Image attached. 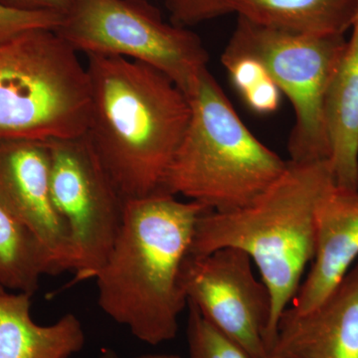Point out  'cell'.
Instances as JSON below:
<instances>
[{"label": "cell", "mask_w": 358, "mask_h": 358, "mask_svg": "<svg viewBox=\"0 0 358 358\" xmlns=\"http://www.w3.org/2000/svg\"><path fill=\"white\" fill-rule=\"evenodd\" d=\"M324 117L336 185L358 190V11L327 85Z\"/></svg>", "instance_id": "13"}, {"label": "cell", "mask_w": 358, "mask_h": 358, "mask_svg": "<svg viewBox=\"0 0 358 358\" xmlns=\"http://www.w3.org/2000/svg\"><path fill=\"white\" fill-rule=\"evenodd\" d=\"M171 23L187 28L216 17V0H166Z\"/></svg>", "instance_id": "19"}, {"label": "cell", "mask_w": 358, "mask_h": 358, "mask_svg": "<svg viewBox=\"0 0 358 358\" xmlns=\"http://www.w3.org/2000/svg\"><path fill=\"white\" fill-rule=\"evenodd\" d=\"M346 43L345 35L288 31L238 16L221 62L255 59L288 96L294 113L288 143L289 162L305 164L331 157L324 100Z\"/></svg>", "instance_id": "6"}, {"label": "cell", "mask_w": 358, "mask_h": 358, "mask_svg": "<svg viewBox=\"0 0 358 358\" xmlns=\"http://www.w3.org/2000/svg\"><path fill=\"white\" fill-rule=\"evenodd\" d=\"M47 141L0 138V203L37 238L56 275L73 272L69 230L51 192Z\"/></svg>", "instance_id": "10"}, {"label": "cell", "mask_w": 358, "mask_h": 358, "mask_svg": "<svg viewBox=\"0 0 358 358\" xmlns=\"http://www.w3.org/2000/svg\"><path fill=\"white\" fill-rule=\"evenodd\" d=\"M268 357L358 358V263L313 310L282 313Z\"/></svg>", "instance_id": "11"}, {"label": "cell", "mask_w": 358, "mask_h": 358, "mask_svg": "<svg viewBox=\"0 0 358 358\" xmlns=\"http://www.w3.org/2000/svg\"><path fill=\"white\" fill-rule=\"evenodd\" d=\"M182 286L187 303L250 357H268L272 301L267 286L254 275L246 253L222 248L203 256H188Z\"/></svg>", "instance_id": "9"}, {"label": "cell", "mask_w": 358, "mask_h": 358, "mask_svg": "<svg viewBox=\"0 0 358 358\" xmlns=\"http://www.w3.org/2000/svg\"><path fill=\"white\" fill-rule=\"evenodd\" d=\"M187 96L189 122L162 192L182 195L215 212L253 203L284 173L288 162L247 128L208 69Z\"/></svg>", "instance_id": "4"}, {"label": "cell", "mask_w": 358, "mask_h": 358, "mask_svg": "<svg viewBox=\"0 0 358 358\" xmlns=\"http://www.w3.org/2000/svg\"><path fill=\"white\" fill-rule=\"evenodd\" d=\"M4 6L22 10L48 11L64 15L74 0H0Z\"/></svg>", "instance_id": "21"}, {"label": "cell", "mask_w": 358, "mask_h": 358, "mask_svg": "<svg viewBox=\"0 0 358 358\" xmlns=\"http://www.w3.org/2000/svg\"><path fill=\"white\" fill-rule=\"evenodd\" d=\"M31 296L0 285V358H70L79 352L85 333L76 315L40 326L30 313Z\"/></svg>", "instance_id": "14"}, {"label": "cell", "mask_w": 358, "mask_h": 358, "mask_svg": "<svg viewBox=\"0 0 358 358\" xmlns=\"http://www.w3.org/2000/svg\"><path fill=\"white\" fill-rule=\"evenodd\" d=\"M47 143L52 197L74 251V282L95 279L121 230L126 200L85 134Z\"/></svg>", "instance_id": "8"}, {"label": "cell", "mask_w": 358, "mask_h": 358, "mask_svg": "<svg viewBox=\"0 0 358 358\" xmlns=\"http://www.w3.org/2000/svg\"><path fill=\"white\" fill-rule=\"evenodd\" d=\"M216 17L228 13L258 24L313 35H345L358 0H216Z\"/></svg>", "instance_id": "15"}, {"label": "cell", "mask_w": 358, "mask_h": 358, "mask_svg": "<svg viewBox=\"0 0 358 358\" xmlns=\"http://www.w3.org/2000/svg\"><path fill=\"white\" fill-rule=\"evenodd\" d=\"M189 358H251L234 341L218 331L192 303H187Z\"/></svg>", "instance_id": "17"}, {"label": "cell", "mask_w": 358, "mask_h": 358, "mask_svg": "<svg viewBox=\"0 0 358 358\" xmlns=\"http://www.w3.org/2000/svg\"><path fill=\"white\" fill-rule=\"evenodd\" d=\"M77 53L47 28L0 45V138L49 141L86 134L91 85Z\"/></svg>", "instance_id": "5"}, {"label": "cell", "mask_w": 358, "mask_h": 358, "mask_svg": "<svg viewBox=\"0 0 358 358\" xmlns=\"http://www.w3.org/2000/svg\"><path fill=\"white\" fill-rule=\"evenodd\" d=\"M46 275H56L46 250L0 203V285L33 296Z\"/></svg>", "instance_id": "16"}, {"label": "cell", "mask_w": 358, "mask_h": 358, "mask_svg": "<svg viewBox=\"0 0 358 358\" xmlns=\"http://www.w3.org/2000/svg\"><path fill=\"white\" fill-rule=\"evenodd\" d=\"M100 358H120L119 355L114 352V350H103Z\"/></svg>", "instance_id": "23"}, {"label": "cell", "mask_w": 358, "mask_h": 358, "mask_svg": "<svg viewBox=\"0 0 358 358\" xmlns=\"http://www.w3.org/2000/svg\"><path fill=\"white\" fill-rule=\"evenodd\" d=\"M268 358H281V357H268Z\"/></svg>", "instance_id": "24"}, {"label": "cell", "mask_w": 358, "mask_h": 358, "mask_svg": "<svg viewBox=\"0 0 358 358\" xmlns=\"http://www.w3.org/2000/svg\"><path fill=\"white\" fill-rule=\"evenodd\" d=\"M87 57L91 108L85 136L124 200L162 192L189 122L188 96L145 63Z\"/></svg>", "instance_id": "1"}, {"label": "cell", "mask_w": 358, "mask_h": 358, "mask_svg": "<svg viewBox=\"0 0 358 358\" xmlns=\"http://www.w3.org/2000/svg\"><path fill=\"white\" fill-rule=\"evenodd\" d=\"M55 31L86 55L120 56L152 66L186 96L208 64L199 37L167 23L145 0H74Z\"/></svg>", "instance_id": "7"}, {"label": "cell", "mask_w": 358, "mask_h": 358, "mask_svg": "<svg viewBox=\"0 0 358 358\" xmlns=\"http://www.w3.org/2000/svg\"><path fill=\"white\" fill-rule=\"evenodd\" d=\"M208 209L164 192L126 200L121 230L96 275L98 305L150 345L173 341L187 307L182 271Z\"/></svg>", "instance_id": "2"}, {"label": "cell", "mask_w": 358, "mask_h": 358, "mask_svg": "<svg viewBox=\"0 0 358 358\" xmlns=\"http://www.w3.org/2000/svg\"><path fill=\"white\" fill-rule=\"evenodd\" d=\"M336 185L331 160L296 164L248 206L200 216L189 256L216 250H241L255 263L272 301L268 355L282 313L298 294L315 253L319 205Z\"/></svg>", "instance_id": "3"}, {"label": "cell", "mask_w": 358, "mask_h": 358, "mask_svg": "<svg viewBox=\"0 0 358 358\" xmlns=\"http://www.w3.org/2000/svg\"><path fill=\"white\" fill-rule=\"evenodd\" d=\"M282 95L279 87L268 77L242 96L250 109L258 114L267 115L278 110Z\"/></svg>", "instance_id": "20"}, {"label": "cell", "mask_w": 358, "mask_h": 358, "mask_svg": "<svg viewBox=\"0 0 358 358\" xmlns=\"http://www.w3.org/2000/svg\"><path fill=\"white\" fill-rule=\"evenodd\" d=\"M134 358H180L176 355H143Z\"/></svg>", "instance_id": "22"}, {"label": "cell", "mask_w": 358, "mask_h": 358, "mask_svg": "<svg viewBox=\"0 0 358 358\" xmlns=\"http://www.w3.org/2000/svg\"><path fill=\"white\" fill-rule=\"evenodd\" d=\"M63 16L48 11L22 10L0 2V45L34 29H57Z\"/></svg>", "instance_id": "18"}, {"label": "cell", "mask_w": 358, "mask_h": 358, "mask_svg": "<svg viewBox=\"0 0 358 358\" xmlns=\"http://www.w3.org/2000/svg\"><path fill=\"white\" fill-rule=\"evenodd\" d=\"M357 257L358 190L334 185L317 208L315 258L291 308L306 313L320 305L343 281Z\"/></svg>", "instance_id": "12"}]
</instances>
